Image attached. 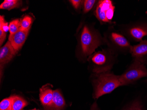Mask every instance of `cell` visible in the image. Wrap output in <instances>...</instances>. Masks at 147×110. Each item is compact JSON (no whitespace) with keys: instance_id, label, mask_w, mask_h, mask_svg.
Segmentation results:
<instances>
[{"instance_id":"obj_17","label":"cell","mask_w":147,"mask_h":110,"mask_svg":"<svg viewBox=\"0 0 147 110\" xmlns=\"http://www.w3.org/2000/svg\"><path fill=\"white\" fill-rule=\"evenodd\" d=\"M123 110H144L143 105L141 101L136 100Z\"/></svg>"},{"instance_id":"obj_19","label":"cell","mask_w":147,"mask_h":110,"mask_svg":"<svg viewBox=\"0 0 147 110\" xmlns=\"http://www.w3.org/2000/svg\"><path fill=\"white\" fill-rule=\"evenodd\" d=\"M84 1L83 11L84 13H87L92 9L95 4V0H85Z\"/></svg>"},{"instance_id":"obj_4","label":"cell","mask_w":147,"mask_h":110,"mask_svg":"<svg viewBox=\"0 0 147 110\" xmlns=\"http://www.w3.org/2000/svg\"><path fill=\"white\" fill-rule=\"evenodd\" d=\"M114 53L111 49L95 53L91 57L94 64L93 72L96 74L110 72L115 62Z\"/></svg>"},{"instance_id":"obj_15","label":"cell","mask_w":147,"mask_h":110,"mask_svg":"<svg viewBox=\"0 0 147 110\" xmlns=\"http://www.w3.org/2000/svg\"><path fill=\"white\" fill-rule=\"evenodd\" d=\"M33 22V19L30 16H25L20 20V29L21 30L29 31Z\"/></svg>"},{"instance_id":"obj_9","label":"cell","mask_w":147,"mask_h":110,"mask_svg":"<svg viewBox=\"0 0 147 110\" xmlns=\"http://www.w3.org/2000/svg\"><path fill=\"white\" fill-rule=\"evenodd\" d=\"M128 33L133 39L141 42L144 37L147 36V24L131 26L129 29Z\"/></svg>"},{"instance_id":"obj_1","label":"cell","mask_w":147,"mask_h":110,"mask_svg":"<svg viewBox=\"0 0 147 110\" xmlns=\"http://www.w3.org/2000/svg\"><path fill=\"white\" fill-rule=\"evenodd\" d=\"M94 80L95 89L93 98L98 99L103 95L109 94L118 87L122 86L120 76L111 72L98 74Z\"/></svg>"},{"instance_id":"obj_7","label":"cell","mask_w":147,"mask_h":110,"mask_svg":"<svg viewBox=\"0 0 147 110\" xmlns=\"http://www.w3.org/2000/svg\"><path fill=\"white\" fill-rule=\"evenodd\" d=\"M11 45L9 40L7 42L6 44L0 49V63L1 68L2 66L9 62L17 53Z\"/></svg>"},{"instance_id":"obj_18","label":"cell","mask_w":147,"mask_h":110,"mask_svg":"<svg viewBox=\"0 0 147 110\" xmlns=\"http://www.w3.org/2000/svg\"><path fill=\"white\" fill-rule=\"evenodd\" d=\"M11 97L5 98L0 103V110H11Z\"/></svg>"},{"instance_id":"obj_10","label":"cell","mask_w":147,"mask_h":110,"mask_svg":"<svg viewBox=\"0 0 147 110\" xmlns=\"http://www.w3.org/2000/svg\"><path fill=\"white\" fill-rule=\"evenodd\" d=\"M129 52L135 59L144 60L147 55V40H142L139 44L131 46Z\"/></svg>"},{"instance_id":"obj_6","label":"cell","mask_w":147,"mask_h":110,"mask_svg":"<svg viewBox=\"0 0 147 110\" xmlns=\"http://www.w3.org/2000/svg\"><path fill=\"white\" fill-rule=\"evenodd\" d=\"M115 6L110 0L100 1L96 9V18L101 23H110L114 14Z\"/></svg>"},{"instance_id":"obj_8","label":"cell","mask_w":147,"mask_h":110,"mask_svg":"<svg viewBox=\"0 0 147 110\" xmlns=\"http://www.w3.org/2000/svg\"><path fill=\"white\" fill-rule=\"evenodd\" d=\"M28 33L29 31L20 29L14 34L9 35V40L16 51H19L22 48L26 40Z\"/></svg>"},{"instance_id":"obj_16","label":"cell","mask_w":147,"mask_h":110,"mask_svg":"<svg viewBox=\"0 0 147 110\" xmlns=\"http://www.w3.org/2000/svg\"><path fill=\"white\" fill-rule=\"evenodd\" d=\"M10 35H12L19 31L20 29V20L16 19L13 20L9 25Z\"/></svg>"},{"instance_id":"obj_12","label":"cell","mask_w":147,"mask_h":110,"mask_svg":"<svg viewBox=\"0 0 147 110\" xmlns=\"http://www.w3.org/2000/svg\"><path fill=\"white\" fill-rule=\"evenodd\" d=\"M53 97L52 105L47 109L49 110H63L66 104L61 93L58 89L53 91Z\"/></svg>"},{"instance_id":"obj_21","label":"cell","mask_w":147,"mask_h":110,"mask_svg":"<svg viewBox=\"0 0 147 110\" xmlns=\"http://www.w3.org/2000/svg\"><path fill=\"white\" fill-rule=\"evenodd\" d=\"M69 1L71 3L74 8L78 9H79L80 6L81 5V3L82 1H80V0H71Z\"/></svg>"},{"instance_id":"obj_3","label":"cell","mask_w":147,"mask_h":110,"mask_svg":"<svg viewBox=\"0 0 147 110\" xmlns=\"http://www.w3.org/2000/svg\"><path fill=\"white\" fill-rule=\"evenodd\" d=\"M102 44V40L99 35L92 32L88 26H85L80 37L81 49L82 56H90L97 47Z\"/></svg>"},{"instance_id":"obj_13","label":"cell","mask_w":147,"mask_h":110,"mask_svg":"<svg viewBox=\"0 0 147 110\" xmlns=\"http://www.w3.org/2000/svg\"><path fill=\"white\" fill-rule=\"evenodd\" d=\"M11 110H22L28 105V102L23 97L17 95L11 96Z\"/></svg>"},{"instance_id":"obj_5","label":"cell","mask_w":147,"mask_h":110,"mask_svg":"<svg viewBox=\"0 0 147 110\" xmlns=\"http://www.w3.org/2000/svg\"><path fill=\"white\" fill-rule=\"evenodd\" d=\"M107 40L111 50L118 51H130V43L124 35L117 31L110 30L107 35Z\"/></svg>"},{"instance_id":"obj_22","label":"cell","mask_w":147,"mask_h":110,"mask_svg":"<svg viewBox=\"0 0 147 110\" xmlns=\"http://www.w3.org/2000/svg\"><path fill=\"white\" fill-rule=\"evenodd\" d=\"M6 37V33L2 29H0V45L1 46L4 43Z\"/></svg>"},{"instance_id":"obj_24","label":"cell","mask_w":147,"mask_h":110,"mask_svg":"<svg viewBox=\"0 0 147 110\" xmlns=\"http://www.w3.org/2000/svg\"><path fill=\"white\" fill-rule=\"evenodd\" d=\"M37 110V109H33V110Z\"/></svg>"},{"instance_id":"obj_11","label":"cell","mask_w":147,"mask_h":110,"mask_svg":"<svg viewBox=\"0 0 147 110\" xmlns=\"http://www.w3.org/2000/svg\"><path fill=\"white\" fill-rule=\"evenodd\" d=\"M39 97L42 105L45 107L48 108L51 106L53 102V92L49 86L45 85L40 88Z\"/></svg>"},{"instance_id":"obj_20","label":"cell","mask_w":147,"mask_h":110,"mask_svg":"<svg viewBox=\"0 0 147 110\" xmlns=\"http://www.w3.org/2000/svg\"><path fill=\"white\" fill-rule=\"evenodd\" d=\"M0 29L4 30L6 33L9 30L8 23L5 21L4 16H0Z\"/></svg>"},{"instance_id":"obj_23","label":"cell","mask_w":147,"mask_h":110,"mask_svg":"<svg viewBox=\"0 0 147 110\" xmlns=\"http://www.w3.org/2000/svg\"><path fill=\"white\" fill-rule=\"evenodd\" d=\"M97 105H96V103H94L92 106L91 110H97Z\"/></svg>"},{"instance_id":"obj_14","label":"cell","mask_w":147,"mask_h":110,"mask_svg":"<svg viewBox=\"0 0 147 110\" xmlns=\"http://www.w3.org/2000/svg\"><path fill=\"white\" fill-rule=\"evenodd\" d=\"M21 1L17 0H5L0 5V9L10 10L19 7L21 5Z\"/></svg>"},{"instance_id":"obj_2","label":"cell","mask_w":147,"mask_h":110,"mask_svg":"<svg viewBox=\"0 0 147 110\" xmlns=\"http://www.w3.org/2000/svg\"><path fill=\"white\" fill-rule=\"evenodd\" d=\"M144 60L135 59L129 67L120 76L122 86L133 84L144 77H147V69Z\"/></svg>"}]
</instances>
